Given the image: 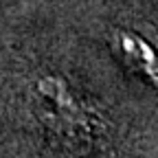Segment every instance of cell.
<instances>
[{
	"mask_svg": "<svg viewBox=\"0 0 158 158\" xmlns=\"http://www.w3.org/2000/svg\"><path fill=\"white\" fill-rule=\"evenodd\" d=\"M33 110L42 121L70 141L92 143L103 134V118L79 97L66 79L42 75L31 86Z\"/></svg>",
	"mask_w": 158,
	"mask_h": 158,
	"instance_id": "1",
	"label": "cell"
},
{
	"mask_svg": "<svg viewBox=\"0 0 158 158\" xmlns=\"http://www.w3.org/2000/svg\"><path fill=\"white\" fill-rule=\"evenodd\" d=\"M114 44L127 66H132L136 73L147 75L152 81L158 84V44L147 42L134 31H116Z\"/></svg>",
	"mask_w": 158,
	"mask_h": 158,
	"instance_id": "2",
	"label": "cell"
}]
</instances>
